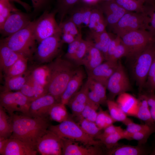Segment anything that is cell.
Listing matches in <instances>:
<instances>
[{
  "label": "cell",
  "instance_id": "50",
  "mask_svg": "<svg viewBox=\"0 0 155 155\" xmlns=\"http://www.w3.org/2000/svg\"><path fill=\"white\" fill-rule=\"evenodd\" d=\"M152 125L145 123L144 124H138L132 121L126 125L127 127L125 130L128 133L132 134L146 129Z\"/></svg>",
  "mask_w": 155,
  "mask_h": 155
},
{
  "label": "cell",
  "instance_id": "40",
  "mask_svg": "<svg viewBox=\"0 0 155 155\" xmlns=\"http://www.w3.org/2000/svg\"><path fill=\"white\" fill-rule=\"evenodd\" d=\"M100 105L88 99L84 109L78 117L79 119L84 118L95 122L98 114L97 110L99 108Z\"/></svg>",
  "mask_w": 155,
  "mask_h": 155
},
{
  "label": "cell",
  "instance_id": "45",
  "mask_svg": "<svg viewBox=\"0 0 155 155\" xmlns=\"http://www.w3.org/2000/svg\"><path fill=\"white\" fill-rule=\"evenodd\" d=\"M61 33H67L77 36L81 33L77 26L69 18L59 24Z\"/></svg>",
  "mask_w": 155,
  "mask_h": 155
},
{
  "label": "cell",
  "instance_id": "17",
  "mask_svg": "<svg viewBox=\"0 0 155 155\" xmlns=\"http://www.w3.org/2000/svg\"><path fill=\"white\" fill-rule=\"evenodd\" d=\"M99 6L105 15L107 26L112 29L121 17L129 11L119 5L115 0L102 1Z\"/></svg>",
  "mask_w": 155,
  "mask_h": 155
},
{
  "label": "cell",
  "instance_id": "5",
  "mask_svg": "<svg viewBox=\"0 0 155 155\" xmlns=\"http://www.w3.org/2000/svg\"><path fill=\"white\" fill-rule=\"evenodd\" d=\"M152 42L133 59L132 71L140 91L145 84L149 69L155 58V50Z\"/></svg>",
  "mask_w": 155,
  "mask_h": 155
},
{
  "label": "cell",
  "instance_id": "26",
  "mask_svg": "<svg viewBox=\"0 0 155 155\" xmlns=\"http://www.w3.org/2000/svg\"><path fill=\"white\" fill-rule=\"evenodd\" d=\"M138 144L136 146L118 144L107 154L109 155H143L147 154L148 151L143 146Z\"/></svg>",
  "mask_w": 155,
  "mask_h": 155
},
{
  "label": "cell",
  "instance_id": "4",
  "mask_svg": "<svg viewBox=\"0 0 155 155\" xmlns=\"http://www.w3.org/2000/svg\"><path fill=\"white\" fill-rule=\"evenodd\" d=\"M48 129L61 138L79 142L86 146H101L103 144L100 141L96 140L87 134L78 123L69 118L58 125H50Z\"/></svg>",
  "mask_w": 155,
  "mask_h": 155
},
{
  "label": "cell",
  "instance_id": "43",
  "mask_svg": "<svg viewBox=\"0 0 155 155\" xmlns=\"http://www.w3.org/2000/svg\"><path fill=\"white\" fill-rule=\"evenodd\" d=\"M8 0H0V28L12 12L19 10Z\"/></svg>",
  "mask_w": 155,
  "mask_h": 155
},
{
  "label": "cell",
  "instance_id": "7",
  "mask_svg": "<svg viewBox=\"0 0 155 155\" xmlns=\"http://www.w3.org/2000/svg\"><path fill=\"white\" fill-rule=\"evenodd\" d=\"M32 101L20 91L1 92L0 105L11 116L15 112L28 116L29 110Z\"/></svg>",
  "mask_w": 155,
  "mask_h": 155
},
{
  "label": "cell",
  "instance_id": "30",
  "mask_svg": "<svg viewBox=\"0 0 155 155\" xmlns=\"http://www.w3.org/2000/svg\"><path fill=\"white\" fill-rule=\"evenodd\" d=\"M106 104L110 115L115 122H121L127 125L132 121L127 117V115L116 102L108 99Z\"/></svg>",
  "mask_w": 155,
  "mask_h": 155
},
{
  "label": "cell",
  "instance_id": "48",
  "mask_svg": "<svg viewBox=\"0 0 155 155\" xmlns=\"http://www.w3.org/2000/svg\"><path fill=\"white\" fill-rule=\"evenodd\" d=\"M82 39L81 34L77 36L74 41L68 44L67 51L65 55L67 59L72 61Z\"/></svg>",
  "mask_w": 155,
  "mask_h": 155
},
{
  "label": "cell",
  "instance_id": "2",
  "mask_svg": "<svg viewBox=\"0 0 155 155\" xmlns=\"http://www.w3.org/2000/svg\"><path fill=\"white\" fill-rule=\"evenodd\" d=\"M49 76L47 87V93L53 96L58 102L70 79L78 68L75 64L60 57L48 65Z\"/></svg>",
  "mask_w": 155,
  "mask_h": 155
},
{
  "label": "cell",
  "instance_id": "33",
  "mask_svg": "<svg viewBox=\"0 0 155 155\" xmlns=\"http://www.w3.org/2000/svg\"><path fill=\"white\" fill-rule=\"evenodd\" d=\"M49 76V69L48 65H42L35 68L29 76L30 79L46 90Z\"/></svg>",
  "mask_w": 155,
  "mask_h": 155
},
{
  "label": "cell",
  "instance_id": "47",
  "mask_svg": "<svg viewBox=\"0 0 155 155\" xmlns=\"http://www.w3.org/2000/svg\"><path fill=\"white\" fill-rule=\"evenodd\" d=\"M70 18L77 26L80 31L83 25L84 15L82 5L74 7L70 11Z\"/></svg>",
  "mask_w": 155,
  "mask_h": 155
},
{
  "label": "cell",
  "instance_id": "46",
  "mask_svg": "<svg viewBox=\"0 0 155 155\" xmlns=\"http://www.w3.org/2000/svg\"><path fill=\"white\" fill-rule=\"evenodd\" d=\"M89 45L90 43L88 41L82 40L72 61L75 64L82 65V61L88 52Z\"/></svg>",
  "mask_w": 155,
  "mask_h": 155
},
{
  "label": "cell",
  "instance_id": "37",
  "mask_svg": "<svg viewBox=\"0 0 155 155\" xmlns=\"http://www.w3.org/2000/svg\"><path fill=\"white\" fill-rule=\"evenodd\" d=\"M80 0H58L57 9L56 10L58 13L59 23H61L69 12Z\"/></svg>",
  "mask_w": 155,
  "mask_h": 155
},
{
  "label": "cell",
  "instance_id": "44",
  "mask_svg": "<svg viewBox=\"0 0 155 155\" xmlns=\"http://www.w3.org/2000/svg\"><path fill=\"white\" fill-rule=\"evenodd\" d=\"M95 122L101 129H104L115 122L107 111L103 110L100 107Z\"/></svg>",
  "mask_w": 155,
  "mask_h": 155
},
{
  "label": "cell",
  "instance_id": "53",
  "mask_svg": "<svg viewBox=\"0 0 155 155\" xmlns=\"http://www.w3.org/2000/svg\"><path fill=\"white\" fill-rule=\"evenodd\" d=\"M123 130L120 126H115L112 124L104 129L103 131L97 136L95 139H97L98 137H104Z\"/></svg>",
  "mask_w": 155,
  "mask_h": 155
},
{
  "label": "cell",
  "instance_id": "55",
  "mask_svg": "<svg viewBox=\"0 0 155 155\" xmlns=\"http://www.w3.org/2000/svg\"><path fill=\"white\" fill-rule=\"evenodd\" d=\"M61 38L63 43H65L69 44L74 41L77 36L72 34L67 33H61Z\"/></svg>",
  "mask_w": 155,
  "mask_h": 155
},
{
  "label": "cell",
  "instance_id": "61",
  "mask_svg": "<svg viewBox=\"0 0 155 155\" xmlns=\"http://www.w3.org/2000/svg\"><path fill=\"white\" fill-rule=\"evenodd\" d=\"M144 4L147 3H155V0H141Z\"/></svg>",
  "mask_w": 155,
  "mask_h": 155
},
{
  "label": "cell",
  "instance_id": "42",
  "mask_svg": "<svg viewBox=\"0 0 155 155\" xmlns=\"http://www.w3.org/2000/svg\"><path fill=\"white\" fill-rule=\"evenodd\" d=\"M90 90L94 92L100 97L104 104L108 99L106 95V87L100 82L88 78L86 81Z\"/></svg>",
  "mask_w": 155,
  "mask_h": 155
},
{
  "label": "cell",
  "instance_id": "32",
  "mask_svg": "<svg viewBox=\"0 0 155 155\" xmlns=\"http://www.w3.org/2000/svg\"><path fill=\"white\" fill-rule=\"evenodd\" d=\"M6 111L0 105V137L8 138L12 133V123L11 117Z\"/></svg>",
  "mask_w": 155,
  "mask_h": 155
},
{
  "label": "cell",
  "instance_id": "12",
  "mask_svg": "<svg viewBox=\"0 0 155 155\" xmlns=\"http://www.w3.org/2000/svg\"><path fill=\"white\" fill-rule=\"evenodd\" d=\"M61 138L48 129L39 139L36 146L38 153L42 155H62Z\"/></svg>",
  "mask_w": 155,
  "mask_h": 155
},
{
  "label": "cell",
  "instance_id": "57",
  "mask_svg": "<svg viewBox=\"0 0 155 155\" xmlns=\"http://www.w3.org/2000/svg\"><path fill=\"white\" fill-rule=\"evenodd\" d=\"M11 2L14 1L16 2L22 6L27 11H31V7L28 3L24 2L21 0H8Z\"/></svg>",
  "mask_w": 155,
  "mask_h": 155
},
{
  "label": "cell",
  "instance_id": "10",
  "mask_svg": "<svg viewBox=\"0 0 155 155\" xmlns=\"http://www.w3.org/2000/svg\"><path fill=\"white\" fill-rule=\"evenodd\" d=\"M112 29L117 35L120 37L135 30H145L144 17L143 13L131 11L127 12L121 17Z\"/></svg>",
  "mask_w": 155,
  "mask_h": 155
},
{
  "label": "cell",
  "instance_id": "56",
  "mask_svg": "<svg viewBox=\"0 0 155 155\" xmlns=\"http://www.w3.org/2000/svg\"><path fill=\"white\" fill-rule=\"evenodd\" d=\"M88 99L92 101L100 104H104L100 97L93 91L89 90L88 93Z\"/></svg>",
  "mask_w": 155,
  "mask_h": 155
},
{
  "label": "cell",
  "instance_id": "34",
  "mask_svg": "<svg viewBox=\"0 0 155 155\" xmlns=\"http://www.w3.org/2000/svg\"><path fill=\"white\" fill-rule=\"evenodd\" d=\"M65 105L61 102L54 104L49 109L48 115L52 120L61 123L69 118Z\"/></svg>",
  "mask_w": 155,
  "mask_h": 155
},
{
  "label": "cell",
  "instance_id": "27",
  "mask_svg": "<svg viewBox=\"0 0 155 155\" xmlns=\"http://www.w3.org/2000/svg\"><path fill=\"white\" fill-rule=\"evenodd\" d=\"M20 91L32 101L47 94L45 88L29 78Z\"/></svg>",
  "mask_w": 155,
  "mask_h": 155
},
{
  "label": "cell",
  "instance_id": "8",
  "mask_svg": "<svg viewBox=\"0 0 155 155\" xmlns=\"http://www.w3.org/2000/svg\"><path fill=\"white\" fill-rule=\"evenodd\" d=\"M56 11H47L37 19L34 20L33 31L36 41L39 43L42 40L60 33L59 24L55 20Z\"/></svg>",
  "mask_w": 155,
  "mask_h": 155
},
{
  "label": "cell",
  "instance_id": "49",
  "mask_svg": "<svg viewBox=\"0 0 155 155\" xmlns=\"http://www.w3.org/2000/svg\"><path fill=\"white\" fill-rule=\"evenodd\" d=\"M128 54L127 49L121 41L117 46L112 57L108 60L117 62L119 59L123 57H127Z\"/></svg>",
  "mask_w": 155,
  "mask_h": 155
},
{
  "label": "cell",
  "instance_id": "14",
  "mask_svg": "<svg viewBox=\"0 0 155 155\" xmlns=\"http://www.w3.org/2000/svg\"><path fill=\"white\" fill-rule=\"evenodd\" d=\"M61 138L62 143V155H101L104 154L101 146L82 145L79 142Z\"/></svg>",
  "mask_w": 155,
  "mask_h": 155
},
{
  "label": "cell",
  "instance_id": "38",
  "mask_svg": "<svg viewBox=\"0 0 155 155\" xmlns=\"http://www.w3.org/2000/svg\"><path fill=\"white\" fill-rule=\"evenodd\" d=\"M78 124L85 133L94 139L102 133V130L95 122L82 118L80 119Z\"/></svg>",
  "mask_w": 155,
  "mask_h": 155
},
{
  "label": "cell",
  "instance_id": "58",
  "mask_svg": "<svg viewBox=\"0 0 155 155\" xmlns=\"http://www.w3.org/2000/svg\"><path fill=\"white\" fill-rule=\"evenodd\" d=\"M150 88L149 92H154L155 90V75L148 83Z\"/></svg>",
  "mask_w": 155,
  "mask_h": 155
},
{
  "label": "cell",
  "instance_id": "21",
  "mask_svg": "<svg viewBox=\"0 0 155 155\" xmlns=\"http://www.w3.org/2000/svg\"><path fill=\"white\" fill-rule=\"evenodd\" d=\"M114 38L106 30L100 33L90 30L86 40L102 52L105 59L108 47Z\"/></svg>",
  "mask_w": 155,
  "mask_h": 155
},
{
  "label": "cell",
  "instance_id": "54",
  "mask_svg": "<svg viewBox=\"0 0 155 155\" xmlns=\"http://www.w3.org/2000/svg\"><path fill=\"white\" fill-rule=\"evenodd\" d=\"M34 11L38 12L44 9L49 4L51 0H31Z\"/></svg>",
  "mask_w": 155,
  "mask_h": 155
},
{
  "label": "cell",
  "instance_id": "25",
  "mask_svg": "<svg viewBox=\"0 0 155 155\" xmlns=\"http://www.w3.org/2000/svg\"><path fill=\"white\" fill-rule=\"evenodd\" d=\"M103 13L99 6L94 5L88 26L90 31L100 33L106 30L107 24Z\"/></svg>",
  "mask_w": 155,
  "mask_h": 155
},
{
  "label": "cell",
  "instance_id": "62",
  "mask_svg": "<svg viewBox=\"0 0 155 155\" xmlns=\"http://www.w3.org/2000/svg\"><path fill=\"white\" fill-rule=\"evenodd\" d=\"M150 155H155V147L152 149L150 153Z\"/></svg>",
  "mask_w": 155,
  "mask_h": 155
},
{
  "label": "cell",
  "instance_id": "63",
  "mask_svg": "<svg viewBox=\"0 0 155 155\" xmlns=\"http://www.w3.org/2000/svg\"><path fill=\"white\" fill-rule=\"evenodd\" d=\"M152 43L153 46L155 50V37H153Z\"/></svg>",
  "mask_w": 155,
  "mask_h": 155
},
{
  "label": "cell",
  "instance_id": "13",
  "mask_svg": "<svg viewBox=\"0 0 155 155\" xmlns=\"http://www.w3.org/2000/svg\"><path fill=\"white\" fill-rule=\"evenodd\" d=\"M30 15L19 10L12 12L0 28L2 36L6 37L23 29L31 22Z\"/></svg>",
  "mask_w": 155,
  "mask_h": 155
},
{
  "label": "cell",
  "instance_id": "11",
  "mask_svg": "<svg viewBox=\"0 0 155 155\" xmlns=\"http://www.w3.org/2000/svg\"><path fill=\"white\" fill-rule=\"evenodd\" d=\"M106 87L109 92L108 99L113 100L116 96L131 90L129 80L120 61L116 70L108 80Z\"/></svg>",
  "mask_w": 155,
  "mask_h": 155
},
{
  "label": "cell",
  "instance_id": "59",
  "mask_svg": "<svg viewBox=\"0 0 155 155\" xmlns=\"http://www.w3.org/2000/svg\"><path fill=\"white\" fill-rule=\"evenodd\" d=\"M8 139L0 137V154L1 153Z\"/></svg>",
  "mask_w": 155,
  "mask_h": 155
},
{
  "label": "cell",
  "instance_id": "28",
  "mask_svg": "<svg viewBox=\"0 0 155 155\" xmlns=\"http://www.w3.org/2000/svg\"><path fill=\"white\" fill-rule=\"evenodd\" d=\"M138 106L135 117L144 121L145 124H155L151 116L146 94L140 95L137 98Z\"/></svg>",
  "mask_w": 155,
  "mask_h": 155
},
{
  "label": "cell",
  "instance_id": "22",
  "mask_svg": "<svg viewBox=\"0 0 155 155\" xmlns=\"http://www.w3.org/2000/svg\"><path fill=\"white\" fill-rule=\"evenodd\" d=\"M22 55L14 51L0 41L1 71L4 73Z\"/></svg>",
  "mask_w": 155,
  "mask_h": 155
},
{
  "label": "cell",
  "instance_id": "31",
  "mask_svg": "<svg viewBox=\"0 0 155 155\" xmlns=\"http://www.w3.org/2000/svg\"><path fill=\"white\" fill-rule=\"evenodd\" d=\"M25 73L19 76L5 78L1 92L20 91L26 82L30 75L28 74V73L26 74Z\"/></svg>",
  "mask_w": 155,
  "mask_h": 155
},
{
  "label": "cell",
  "instance_id": "1",
  "mask_svg": "<svg viewBox=\"0 0 155 155\" xmlns=\"http://www.w3.org/2000/svg\"><path fill=\"white\" fill-rule=\"evenodd\" d=\"M10 116L12 121L13 132L10 137L20 140L36 149L38 142L50 125L48 119L14 113Z\"/></svg>",
  "mask_w": 155,
  "mask_h": 155
},
{
  "label": "cell",
  "instance_id": "51",
  "mask_svg": "<svg viewBox=\"0 0 155 155\" xmlns=\"http://www.w3.org/2000/svg\"><path fill=\"white\" fill-rule=\"evenodd\" d=\"M121 41V38L117 35L112 39L108 47L105 61L109 60L112 56L117 46Z\"/></svg>",
  "mask_w": 155,
  "mask_h": 155
},
{
  "label": "cell",
  "instance_id": "29",
  "mask_svg": "<svg viewBox=\"0 0 155 155\" xmlns=\"http://www.w3.org/2000/svg\"><path fill=\"white\" fill-rule=\"evenodd\" d=\"M142 13L144 17L145 29L155 37V3L144 4Z\"/></svg>",
  "mask_w": 155,
  "mask_h": 155
},
{
  "label": "cell",
  "instance_id": "36",
  "mask_svg": "<svg viewBox=\"0 0 155 155\" xmlns=\"http://www.w3.org/2000/svg\"><path fill=\"white\" fill-rule=\"evenodd\" d=\"M127 140V134L125 130L104 137H98L97 139L100 141L108 150L115 147L119 144V141L122 139Z\"/></svg>",
  "mask_w": 155,
  "mask_h": 155
},
{
  "label": "cell",
  "instance_id": "23",
  "mask_svg": "<svg viewBox=\"0 0 155 155\" xmlns=\"http://www.w3.org/2000/svg\"><path fill=\"white\" fill-rule=\"evenodd\" d=\"M116 102L127 115L135 117L138 106V99L126 92L118 95Z\"/></svg>",
  "mask_w": 155,
  "mask_h": 155
},
{
  "label": "cell",
  "instance_id": "19",
  "mask_svg": "<svg viewBox=\"0 0 155 155\" xmlns=\"http://www.w3.org/2000/svg\"><path fill=\"white\" fill-rule=\"evenodd\" d=\"M84 76L83 70L78 68L69 81L61 96L60 102L65 105L67 104L71 98L79 90L82 85Z\"/></svg>",
  "mask_w": 155,
  "mask_h": 155
},
{
  "label": "cell",
  "instance_id": "41",
  "mask_svg": "<svg viewBox=\"0 0 155 155\" xmlns=\"http://www.w3.org/2000/svg\"><path fill=\"white\" fill-rule=\"evenodd\" d=\"M116 2L126 10L142 13L144 3L141 0H115Z\"/></svg>",
  "mask_w": 155,
  "mask_h": 155
},
{
  "label": "cell",
  "instance_id": "64",
  "mask_svg": "<svg viewBox=\"0 0 155 155\" xmlns=\"http://www.w3.org/2000/svg\"><path fill=\"white\" fill-rule=\"evenodd\" d=\"M112 0H101V1H110Z\"/></svg>",
  "mask_w": 155,
  "mask_h": 155
},
{
  "label": "cell",
  "instance_id": "52",
  "mask_svg": "<svg viewBox=\"0 0 155 155\" xmlns=\"http://www.w3.org/2000/svg\"><path fill=\"white\" fill-rule=\"evenodd\" d=\"M146 94L151 116L155 122V94L154 92H149Z\"/></svg>",
  "mask_w": 155,
  "mask_h": 155
},
{
  "label": "cell",
  "instance_id": "60",
  "mask_svg": "<svg viewBox=\"0 0 155 155\" xmlns=\"http://www.w3.org/2000/svg\"><path fill=\"white\" fill-rule=\"evenodd\" d=\"M85 2V3L90 5H95L97 4V3L98 1H101V0H84Z\"/></svg>",
  "mask_w": 155,
  "mask_h": 155
},
{
  "label": "cell",
  "instance_id": "6",
  "mask_svg": "<svg viewBox=\"0 0 155 155\" xmlns=\"http://www.w3.org/2000/svg\"><path fill=\"white\" fill-rule=\"evenodd\" d=\"M153 37L148 31L144 29L130 32L121 37L128 50L127 57L134 59L152 42Z\"/></svg>",
  "mask_w": 155,
  "mask_h": 155
},
{
  "label": "cell",
  "instance_id": "3",
  "mask_svg": "<svg viewBox=\"0 0 155 155\" xmlns=\"http://www.w3.org/2000/svg\"><path fill=\"white\" fill-rule=\"evenodd\" d=\"M34 20L15 33L1 40L11 49L27 58L33 56L36 47L33 31Z\"/></svg>",
  "mask_w": 155,
  "mask_h": 155
},
{
  "label": "cell",
  "instance_id": "24",
  "mask_svg": "<svg viewBox=\"0 0 155 155\" xmlns=\"http://www.w3.org/2000/svg\"><path fill=\"white\" fill-rule=\"evenodd\" d=\"M89 43L88 52L82 63V65L85 66L87 71L93 69L105 60L102 52Z\"/></svg>",
  "mask_w": 155,
  "mask_h": 155
},
{
  "label": "cell",
  "instance_id": "9",
  "mask_svg": "<svg viewBox=\"0 0 155 155\" xmlns=\"http://www.w3.org/2000/svg\"><path fill=\"white\" fill-rule=\"evenodd\" d=\"M38 43L34 55L37 60L42 63L51 61L59 53L63 44L60 33L46 38Z\"/></svg>",
  "mask_w": 155,
  "mask_h": 155
},
{
  "label": "cell",
  "instance_id": "18",
  "mask_svg": "<svg viewBox=\"0 0 155 155\" xmlns=\"http://www.w3.org/2000/svg\"><path fill=\"white\" fill-rule=\"evenodd\" d=\"M36 150L19 140L9 138L1 152V155H36Z\"/></svg>",
  "mask_w": 155,
  "mask_h": 155
},
{
  "label": "cell",
  "instance_id": "15",
  "mask_svg": "<svg viewBox=\"0 0 155 155\" xmlns=\"http://www.w3.org/2000/svg\"><path fill=\"white\" fill-rule=\"evenodd\" d=\"M58 102L52 95L47 94L32 101L28 116L33 117H47L51 108Z\"/></svg>",
  "mask_w": 155,
  "mask_h": 155
},
{
  "label": "cell",
  "instance_id": "35",
  "mask_svg": "<svg viewBox=\"0 0 155 155\" xmlns=\"http://www.w3.org/2000/svg\"><path fill=\"white\" fill-rule=\"evenodd\" d=\"M29 59L23 55L21 56L4 73L5 78L21 75L26 72Z\"/></svg>",
  "mask_w": 155,
  "mask_h": 155
},
{
  "label": "cell",
  "instance_id": "39",
  "mask_svg": "<svg viewBox=\"0 0 155 155\" xmlns=\"http://www.w3.org/2000/svg\"><path fill=\"white\" fill-rule=\"evenodd\" d=\"M154 133H155V124L149 128L138 132L132 134L127 133L128 140H135L138 142V144L144 145L147 142L150 136Z\"/></svg>",
  "mask_w": 155,
  "mask_h": 155
},
{
  "label": "cell",
  "instance_id": "20",
  "mask_svg": "<svg viewBox=\"0 0 155 155\" xmlns=\"http://www.w3.org/2000/svg\"><path fill=\"white\" fill-rule=\"evenodd\" d=\"M89 89L87 82L71 98L68 105L73 114L79 117L84 109L88 100Z\"/></svg>",
  "mask_w": 155,
  "mask_h": 155
},
{
  "label": "cell",
  "instance_id": "16",
  "mask_svg": "<svg viewBox=\"0 0 155 155\" xmlns=\"http://www.w3.org/2000/svg\"><path fill=\"white\" fill-rule=\"evenodd\" d=\"M118 64V61H106L93 69L87 71L88 78L100 82L106 87L108 80L116 70Z\"/></svg>",
  "mask_w": 155,
  "mask_h": 155
}]
</instances>
